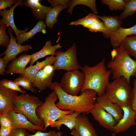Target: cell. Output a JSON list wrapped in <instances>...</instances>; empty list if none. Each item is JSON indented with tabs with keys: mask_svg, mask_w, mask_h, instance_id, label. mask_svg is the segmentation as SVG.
I'll return each instance as SVG.
<instances>
[{
	"mask_svg": "<svg viewBox=\"0 0 136 136\" xmlns=\"http://www.w3.org/2000/svg\"><path fill=\"white\" fill-rule=\"evenodd\" d=\"M43 103L36 96L21 93L16 96L13 110L17 113L24 115L31 123L44 128L43 122L38 117L36 111L37 108Z\"/></svg>",
	"mask_w": 136,
	"mask_h": 136,
	"instance_id": "277c9868",
	"label": "cell"
},
{
	"mask_svg": "<svg viewBox=\"0 0 136 136\" xmlns=\"http://www.w3.org/2000/svg\"><path fill=\"white\" fill-rule=\"evenodd\" d=\"M71 134L72 136H79L74 128L71 130Z\"/></svg>",
	"mask_w": 136,
	"mask_h": 136,
	"instance_id": "f6af8a7d",
	"label": "cell"
},
{
	"mask_svg": "<svg viewBox=\"0 0 136 136\" xmlns=\"http://www.w3.org/2000/svg\"><path fill=\"white\" fill-rule=\"evenodd\" d=\"M7 67L5 63L3 58H0V74L4 75H5V73H6V67Z\"/></svg>",
	"mask_w": 136,
	"mask_h": 136,
	"instance_id": "7bdbcfd3",
	"label": "cell"
},
{
	"mask_svg": "<svg viewBox=\"0 0 136 136\" xmlns=\"http://www.w3.org/2000/svg\"><path fill=\"white\" fill-rule=\"evenodd\" d=\"M132 90L130 83L121 77L109 83L104 95L113 103L125 106L130 105Z\"/></svg>",
	"mask_w": 136,
	"mask_h": 136,
	"instance_id": "8992f818",
	"label": "cell"
},
{
	"mask_svg": "<svg viewBox=\"0 0 136 136\" xmlns=\"http://www.w3.org/2000/svg\"><path fill=\"white\" fill-rule=\"evenodd\" d=\"M84 27L87 28L91 32H102L104 37L106 38H109L111 33L106 27L103 22L101 21L96 22Z\"/></svg>",
	"mask_w": 136,
	"mask_h": 136,
	"instance_id": "f1b7e54d",
	"label": "cell"
},
{
	"mask_svg": "<svg viewBox=\"0 0 136 136\" xmlns=\"http://www.w3.org/2000/svg\"><path fill=\"white\" fill-rule=\"evenodd\" d=\"M54 71L53 65H48L39 71L33 83V87H37L41 91L49 87L52 82Z\"/></svg>",
	"mask_w": 136,
	"mask_h": 136,
	"instance_id": "7c38bea8",
	"label": "cell"
},
{
	"mask_svg": "<svg viewBox=\"0 0 136 136\" xmlns=\"http://www.w3.org/2000/svg\"><path fill=\"white\" fill-rule=\"evenodd\" d=\"M49 88L56 93L59 101L56 106L63 111L71 110L88 114L96 103L97 94L92 90H86L80 95L74 96L65 92L59 83L56 81L52 82Z\"/></svg>",
	"mask_w": 136,
	"mask_h": 136,
	"instance_id": "6da1fadb",
	"label": "cell"
},
{
	"mask_svg": "<svg viewBox=\"0 0 136 136\" xmlns=\"http://www.w3.org/2000/svg\"><path fill=\"white\" fill-rule=\"evenodd\" d=\"M94 120L104 128L113 131L117 122L114 117L96 103L90 112Z\"/></svg>",
	"mask_w": 136,
	"mask_h": 136,
	"instance_id": "30bf717a",
	"label": "cell"
},
{
	"mask_svg": "<svg viewBox=\"0 0 136 136\" xmlns=\"http://www.w3.org/2000/svg\"><path fill=\"white\" fill-rule=\"evenodd\" d=\"M100 21V20L97 17L96 15L90 13L82 18L79 19L75 21L72 22L69 25H81L85 27L96 22Z\"/></svg>",
	"mask_w": 136,
	"mask_h": 136,
	"instance_id": "f546056e",
	"label": "cell"
},
{
	"mask_svg": "<svg viewBox=\"0 0 136 136\" xmlns=\"http://www.w3.org/2000/svg\"><path fill=\"white\" fill-rule=\"evenodd\" d=\"M100 1L103 4L107 5L111 11L124 10L125 9V0H101Z\"/></svg>",
	"mask_w": 136,
	"mask_h": 136,
	"instance_id": "1f68e13d",
	"label": "cell"
},
{
	"mask_svg": "<svg viewBox=\"0 0 136 136\" xmlns=\"http://www.w3.org/2000/svg\"><path fill=\"white\" fill-rule=\"evenodd\" d=\"M95 0H72L69 1V9L67 12L70 13V15L72 14L74 7L78 5H83L89 7L93 12V14L97 15V11Z\"/></svg>",
	"mask_w": 136,
	"mask_h": 136,
	"instance_id": "4316f807",
	"label": "cell"
},
{
	"mask_svg": "<svg viewBox=\"0 0 136 136\" xmlns=\"http://www.w3.org/2000/svg\"><path fill=\"white\" fill-rule=\"evenodd\" d=\"M16 83L19 86H21L24 89L30 91L33 93L38 92L33 85V83L29 80L20 76L13 81Z\"/></svg>",
	"mask_w": 136,
	"mask_h": 136,
	"instance_id": "d6a6232c",
	"label": "cell"
},
{
	"mask_svg": "<svg viewBox=\"0 0 136 136\" xmlns=\"http://www.w3.org/2000/svg\"><path fill=\"white\" fill-rule=\"evenodd\" d=\"M105 59L92 66L84 65L81 69L85 77V81L81 93L87 89L93 90L100 96L105 94L106 87L110 83L109 79L112 73L111 70L107 69Z\"/></svg>",
	"mask_w": 136,
	"mask_h": 136,
	"instance_id": "7a4b0ae2",
	"label": "cell"
},
{
	"mask_svg": "<svg viewBox=\"0 0 136 136\" xmlns=\"http://www.w3.org/2000/svg\"><path fill=\"white\" fill-rule=\"evenodd\" d=\"M14 127L1 126L0 136H9L11 133Z\"/></svg>",
	"mask_w": 136,
	"mask_h": 136,
	"instance_id": "b9f144b4",
	"label": "cell"
},
{
	"mask_svg": "<svg viewBox=\"0 0 136 136\" xmlns=\"http://www.w3.org/2000/svg\"><path fill=\"white\" fill-rule=\"evenodd\" d=\"M67 8L62 5H59L51 8L46 16L45 22L47 26L52 28L54 24L58 22L57 18L59 13Z\"/></svg>",
	"mask_w": 136,
	"mask_h": 136,
	"instance_id": "484cf974",
	"label": "cell"
},
{
	"mask_svg": "<svg viewBox=\"0 0 136 136\" xmlns=\"http://www.w3.org/2000/svg\"><path fill=\"white\" fill-rule=\"evenodd\" d=\"M51 44V42L50 40L47 41L41 50L31 55L30 65H32L38 59L47 55H56V50L61 48V46L59 43L53 46H52Z\"/></svg>",
	"mask_w": 136,
	"mask_h": 136,
	"instance_id": "7402d4cb",
	"label": "cell"
},
{
	"mask_svg": "<svg viewBox=\"0 0 136 136\" xmlns=\"http://www.w3.org/2000/svg\"><path fill=\"white\" fill-rule=\"evenodd\" d=\"M136 35V24L128 28L119 27L116 31L112 32L109 38L111 44L114 48L119 46L127 37L132 35Z\"/></svg>",
	"mask_w": 136,
	"mask_h": 136,
	"instance_id": "ffe728a7",
	"label": "cell"
},
{
	"mask_svg": "<svg viewBox=\"0 0 136 136\" xmlns=\"http://www.w3.org/2000/svg\"><path fill=\"white\" fill-rule=\"evenodd\" d=\"M74 128L79 136H98L93 125L84 114L78 116Z\"/></svg>",
	"mask_w": 136,
	"mask_h": 136,
	"instance_id": "9a60e30c",
	"label": "cell"
},
{
	"mask_svg": "<svg viewBox=\"0 0 136 136\" xmlns=\"http://www.w3.org/2000/svg\"><path fill=\"white\" fill-rule=\"evenodd\" d=\"M115 48L117 55L109 62L107 67L112 70L113 79L123 77L130 83V77H136V60L130 57L122 43Z\"/></svg>",
	"mask_w": 136,
	"mask_h": 136,
	"instance_id": "3957f363",
	"label": "cell"
},
{
	"mask_svg": "<svg viewBox=\"0 0 136 136\" xmlns=\"http://www.w3.org/2000/svg\"><path fill=\"white\" fill-rule=\"evenodd\" d=\"M18 92L0 85V115H6L13 110L14 101Z\"/></svg>",
	"mask_w": 136,
	"mask_h": 136,
	"instance_id": "5bb4252c",
	"label": "cell"
},
{
	"mask_svg": "<svg viewBox=\"0 0 136 136\" xmlns=\"http://www.w3.org/2000/svg\"><path fill=\"white\" fill-rule=\"evenodd\" d=\"M0 124L1 126H13L12 122L6 115H0Z\"/></svg>",
	"mask_w": 136,
	"mask_h": 136,
	"instance_id": "74e56055",
	"label": "cell"
},
{
	"mask_svg": "<svg viewBox=\"0 0 136 136\" xmlns=\"http://www.w3.org/2000/svg\"><path fill=\"white\" fill-rule=\"evenodd\" d=\"M40 1L39 0L23 1L21 5H25L31 8V12L35 18L43 21L46 18L47 13L52 8L41 5Z\"/></svg>",
	"mask_w": 136,
	"mask_h": 136,
	"instance_id": "44dd1931",
	"label": "cell"
},
{
	"mask_svg": "<svg viewBox=\"0 0 136 136\" xmlns=\"http://www.w3.org/2000/svg\"><path fill=\"white\" fill-rule=\"evenodd\" d=\"M23 1L19 0L18 2L14 5L11 6L9 10L5 9L3 11H0V14L2 17L0 20V24H4L10 26L15 32L17 38L19 34L27 32L28 29V28H26L23 30H19L16 26L14 20V9L17 6L21 5Z\"/></svg>",
	"mask_w": 136,
	"mask_h": 136,
	"instance_id": "ac0fdd59",
	"label": "cell"
},
{
	"mask_svg": "<svg viewBox=\"0 0 136 136\" xmlns=\"http://www.w3.org/2000/svg\"><path fill=\"white\" fill-rule=\"evenodd\" d=\"M133 85L130 106L132 110L136 111V78L133 81Z\"/></svg>",
	"mask_w": 136,
	"mask_h": 136,
	"instance_id": "8d00e7d4",
	"label": "cell"
},
{
	"mask_svg": "<svg viewBox=\"0 0 136 136\" xmlns=\"http://www.w3.org/2000/svg\"><path fill=\"white\" fill-rule=\"evenodd\" d=\"M7 25L0 24V46L3 47H7L10 39L6 34V29Z\"/></svg>",
	"mask_w": 136,
	"mask_h": 136,
	"instance_id": "e575fe53",
	"label": "cell"
},
{
	"mask_svg": "<svg viewBox=\"0 0 136 136\" xmlns=\"http://www.w3.org/2000/svg\"><path fill=\"white\" fill-rule=\"evenodd\" d=\"M85 77L79 70L68 71L62 77L60 84L63 90L68 94L77 95L81 92Z\"/></svg>",
	"mask_w": 136,
	"mask_h": 136,
	"instance_id": "ba28073f",
	"label": "cell"
},
{
	"mask_svg": "<svg viewBox=\"0 0 136 136\" xmlns=\"http://www.w3.org/2000/svg\"><path fill=\"white\" fill-rule=\"evenodd\" d=\"M116 134L115 133L113 132L112 133L111 136H116Z\"/></svg>",
	"mask_w": 136,
	"mask_h": 136,
	"instance_id": "bcb514c9",
	"label": "cell"
},
{
	"mask_svg": "<svg viewBox=\"0 0 136 136\" xmlns=\"http://www.w3.org/2000/svg\"><path fill=\"white\" fill-rule=\"evenodd\" d=\"M12 28L10 27L8 31L10 37V41L6 50L1 54L0 56L5 55L3 58L6 66L9 62L16 58L17 55L20 53L27 51L32 48L29 45H22L18 44L17 38L12 34Z\"/></svg>",
	"mask_w": 136,
	"mask_h": 136,
	"instance_id": "9c48e42d",
	"label": "cell"
},
{
	"mask_svg": "<svg viewBox=\"0 0 136 136\" xmlns=\"http://www.w3.org/2000/svg\"><path fill=\"white\" fill-rule=\"evenodd\" d=\"M62 133L61 132L56 131L55 130H51L48 132H43L42 131L37 130L33 134L27 132V136H62Z\"/></svg>",
	"mask_w": 136,
	"mask_h": 136,
	"instance_id": "d590c367",
	"label": "cell"
},
{
	"mask_svg": "<svg viewBox=\"0 0 136 136\" xmlns=\"http://www.w3.org/2000/svg\"><path fill=\"white\" fill-rule=\"evenodd\" d=\"M81 113L74 112L69 114L63 115L59 117L54 123L50 126L52 127H56L59 130L62 125L67 126L71 130L74 128L77 118Z\"/></svg>",
	"mask_w": 136,
	"mask_h": 136,
	"instance_id": "603a6c76",
	"label": "cell"
},
{
	"mask_svg": "<svg viewBox=\"0 0 136 136\" xmlns=\"http://www.w3.org/2000/svg\"><path fill=\"white\" fill-rule=\"evenodd\" d=\"M19 0H0V10L6 9L13 4H16Z\"/></svg>",
	"mask_w": 136,
	"mask_h": 136,
	"instance_id": "ab89813d",
	"label": "cell"
},
{
	"mask_svg": "<svg viewBox=\"0 0 136 136\" xmlns=\"http://www.w3.org/2000/svg\"><path fill=\"white\" fill-rule=\"evenodd\" d=\"M6 115L12 122L14 128H24L29 132L34 133L36 132V130L43 131V128L31 123L22 113H17L12 110L9 111Z\"/></svg>",
	"mask_w": 136,
	"mask_h": 136,
	"instance_id": "4fadbf2b",
	"label": "cell"
},
{
	"mask_svg": "<svg viewBox=\"0 0 136 136\" xmlns=\"http://www.w3.org/2000/svg\"><path fill=\"white\" fill-rule=\"evenodd\" d=\"M136 12V0H125V9L120 15L123 19L131 16Z\"/></svg>",
	"mask_w": 136,
	"mask_h": 136,
	"instance_id": "4dcf8cb0",
	"label": "cell"
},
{
	"mask_svg": "<svg viewBox=\"0 0 136 136\" xmlns=\"http://www.w3.org/2000/svg\"><path fill=\"white\" fill-rule=\"evenodd\" d=\"M121 107L123 112V117L114 127L113 131L116 134L124 132L136 125V111L132 110L130 105Z\"/></svg>",
	"mask_w": 136,
	"mask_h": 136,
	"instance_id": "8fae6325",
	"label": "cell"
},
{
	"mask_svg": "<svg viewBox=\"0 0 136 136\" xmlns=\"http://www.w3.org/2000/svg\"><path fill=\"white\" fill-rule=\"evenodd\" d=\"M96 103L112 115L117 123L123 117V112L121 107L111 102L104 95L97 97Z\"/></svg>",
	"mask_w": 136,
	"mask_h": 136,
	"instance_id": "2e32d148",
	"label": "cell"
},
{
	"mask_svg": "<svg viewBox=\"0 0 136 136\" xmlns=\"http://www.w3.org/2000/svg\"><path fill=\"white\" fill-rule=\"evenodd\" d=\"M47 2L51 5L52 7L59 5H62L66 7H69L68 0H48Z\"/></svg>",
	"mask_w": 136,
	"mask_h": 136,
	"instance_id": "60d3db41",
	"label": "cell"
},
{
	"mask_svg": "<svg viewBox=\"0 0 136 136\" xmlns=\"http://www.w3.org/2000/svg\"><path fill=\"white\" fill-rule=\"evenodd\" d=\"M56 60L53 65L55 70H64L71 71L81 69L77 56V47L75 43L66 51L56 52Z\"/></svg>",
	"mask_w": 136,
	"mask_h": 136,
	"instance_id": "52a82bcc",
	"label": "cell"
},
{
	"mask_svg": "<svg viewBox=\"0 0 136 136\" xmlns=\"http://www.w3.org/2000/svg\"><path fill=\"white\" fill-rule=\"evenodd\" d=\"M111 60H113L116 57L118 54L116 48L113 49L111 51Z\"/></svg>",
	"mask_w": 136,
	"mask_h": 136,
	"instance_id": "ee69618b",
	"label": "cell"
},
{
	"mask_svg": "<svg viewBox=\"0 0 136 136\" xmlns=\"http://www.w3.org/2000/svg\"><path fill=\"white\" fill-rule=\"evenodd\" d=\"M26 130L24 128H14L9 136H27Z\"/></svg>",
	"mask_w": 136,
	"mask_h": 136,
	"instance_id": "f35d334b",
	"label": "cell"
},
{
	"mask_svg": "<svg viewBox=\"0 0 136 136\" xmlns=\"http://www.w3.org/2000/svg\"><path fill=\"white\" fill-rule=\"evenodd\" d=\"M56 60V56L51 55L47 57L42 61H37L36 64L30 65L26 68L23 73L20 74V76L28 79L33 83L38 71L47 65L53 64Z\"/></svg>",
	"mask_w": 136,
	"mask_h": 136,
	"instance_id": "e0dca14e",
	"label": "cell"
},
{
	"mask_svg": "<svg viewBox=\"0 0 136 136\" xmlns=\"http://www.w3.org/2000/svg\"><path fill=\"white\" fill-rule=\"evenodd\" d=\"M122 43L128 54L134 57L136 60V35H132L127 37Z\"/></svg>",
	"mask_w": 136,
	"mask_h": 136,
	"instance_id": "83f0119b",
	"label": "cell"
},
{
	"mask_svg": "<svg viewBox=\"0 0 136 136\" xmlns=\"http://www.w3.org/2000/svg\"><path fill=\"white\" fill-rule=\"evenodd\" d=\"M0 85L6 88L20 92L22 93H27L25 91L22 90L16 83L13 81L6 79H1L0 80Z\"/></svg>",
	"mask_w": 136,
	"mask_h": 136,
	"instance_id": "836d02e7",
	"label": "cell"
},
{
	"mask_svg": "<svg viewBox=\"0 0 136 136\" xmlns=\"http://www.w3.org/2000/svg\"><path fill=\"white\" fill-rule=\"evenodd\" d=\"M31 59V55L24 54L20 55L18 58L13 59L9 64L6 73L11 74H22Z\"/></svg>",
	"mask_w": 136,
	"mask_h": 136,
	"instance_id": "d6986e66",
	"label": "cell"
},
{
	"mask_svg": "<svg viewBox=\"0 0 136 136\" xmlns=\"http://www.w3.org/2000/svg\"><path fill=\"white\" fill-rule=\"evenodd\" d=\"M96 16L102 20L105 26L111 33L117 30L123 24L122 19L118 16H100L97 15Z\"/></svg>",
	"mask_w": 136,
	"mask_h": 136,
	"instance_id": "d4e9b609",
	"label": "cell"
},
{
	"mask_svg": "<svg viewBox=\"0 0 136 136\" xmlns=\"http://www.w3.org/2000/svg\"><path fill=\"white\" fill-rule=\"evenodd\" d=\"M58 99L57 95L53 90L45 97L43 104L36 109L38 117L44 123V127L43 131H46L49 126L53 124L61 116L75 112L71 110L65 111L60 109L55 104Z\"/></svg>",
	"mask_w": 136,
	"mask_h": 136,
	"instance_id": "5b68a950",
	"label": "cell"
},
{
	"mask_svg": "<svg viewBox=\"0 0 136 136\" xmlns=\"http://www.w3.org/2000/svg\"><path fill=\"white\" fill-rule=\"evenodd\" d=\"M46 27L45 22L42 20H39L35 26L30 31L19 35L17 38V43L21 45L28 39L32 38L38 32H42L44 34L46 33Z\"/></svg>",
	"mask_w": 136,
	"mask_h": 136,
	"instance_id": "cb8c5ba5",
	"label": "cell"
}]
</instances>
